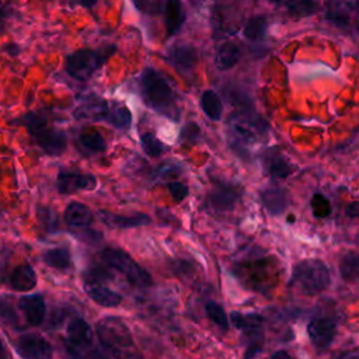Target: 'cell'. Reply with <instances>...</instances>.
Listing matches in <instances>:
<instances>
[{"label":"cell","instance_id":"6da1fadb","mask_svg":"<svg viewBox=\"0 0 359 359\" xmlns=\"http://www.w3.org/2000/svg\"><path fill=\"white\" fill-rule=\"evenodd\" d=\"M268 123L247 104L234 112L227 123L229 143L234 151L243 157L250 156V150L266 137Z\"/></svg>","mask_w":359,"mask_h":359},{"label":"cell","instance_id":"7a4b0ae2","mask_svg":"<svg viewBox=\"0 0 359 359\" xmlns=\"http://www.w3.org/2000/svg\"><path fill=\"white\" fill-rule=\"evenodd\" d=\"M140 93L144 104L153 111L171 121H180L178 97L163 73L153 67H146L140 76Z\"/></svg>","mask_w":359,"mask_h":359},{"label":"cell","instance_id":"3957f363","mask_svg":"<svg viewBox=\"0 0 359 359\" xmlns=\"http://www.w3.org/2000/svg\"><path fill=\"white\" fill-rule=\"evenodd\" d=\"M331 282L328 266L320 259H303L297 262L289 279V286L299 293L314 296L324 292Z\"/></svg>","mask_w":359,"mask_h":359},{"label":"cell","instance_id":"277c9868","mask_svg":"<svg viewBox=\"0 0 359 359\" xmlns=\"http://www.w3.org/2000/svg\"><path fill=\"white\" fill-rule=\"evenodd\" d=\"M101 346L112 356H132L135 348L132 334L123 320L119 317H104L95 325Z\"/></svg>","mask_w":359,"mask_h":359},{"label":"cell","instance_id":"5b68a950","mask_svg":"<svg viewBox=\"0 0 359 359\" xmlns=\"http://www.w3.org/2000/svg\"><path fill=\"white\" fill-rule=\"evenodd\" d=\"M115 52V46L109 45L104 49H88L83 48L74 50L73 53L66 56L65 67L69 76L76 80L87 81L93 77V74L100 70L107 59Z\"/></svg>","mask_w":359,"mask_h":359},{"label":"cell","instance_id":"8992f818","mask_svg":"<svg viewBox=\"0 0 359 359\" xmlns=\"http://www.w3.org/2000/svg\"><path fill=\"white\" fill-rule=\"evenodd\" d=\"M100 257L107 266L121 272L133 286L147 287L153 283L150 273L144 268H142L136 261H133L125 251L108 247L101 250Z\"/></svg>","mask_w":359,"mask_h":359},{"label":"cell","instance_id":"52a82bcc","mask_svg":"<svg viewBox=\"0 0 359 359\" xmlns=\"http://www.w3.org/2000/svg\"><path fill=\"white\" fill-rule=\"evenodd\" d=\"M24 123L29 133L34 136L38 146L50 156H57L65 151L67 146V136L62 129L49 128L46 121L36 114H28L24 118Z\"/></svg>","mask_w":359,"mask_h":359},{"label":"cell","instance_id":"ba28073f","mask_svg":"<svg viewBox=\"0 0 359 359\" xmlns=\"http://www.w3.org/2000/svg\"><path fill=\"white\" fill-rule=\"evenodd\" d=\"M230 318L236 328L240 330L245 337H248V345L244 358L257 356L262 349V317L255 313L241 314L238 311H233L230 314Z\"/></svg>","mask_w":359,"mask_h":359},{"label":"cell","instance_id":"9c48e42d","mask_svg":"<svg viewBox=\"0 0 359 359\" xmlns=\"http://www.w3.org/2000/svg\"><path fill=\"white\" fill-rule=\"evenodd\" d=\"M356 11V0H325L324 3V20L342 31L355 28Z\"/></svg>","mask_w":359,"mask_h":359},{"label":"cell","instance_id":"30bf717a","mask_svg":"<svg viewBox=\"0 0 359 359\" xmlns=\"http://www.w3.org/2000/svg\"><path fill=\"white\" fill-rule=\"evenodd\" d=\"M66 351L69 352V355L72 356H86L87 355V349L91 346L93 344V331L90 324L77 317L73 318L66 330Z\"/></svg>","mask_w":359,"mask_h":359},{"label":"cell","instance_id":"8fae6325","mask_svg":"<svg viewBox=\"0 0 359 359\" xmlns=\"http://www.w3.org/2000/svg\"><path fill=\"white\" fill-rule=\"evenodd\" d=\"M240 191L229 182H215L206 198V208L213 213H227L234 209Z\"/></svg>","mask_w":359,"mask_h":359},{"label":"cell","instance_id":"7c38bea8","mask_svg":"<svg viewBox=\"0 0 359 359\" xmlns=\"http://www.w3.org/2000/svg\"><path fill=\"white\" fill-rule=\"evenodd\" d=\"M198 49L187 42H177L167 49V62L181 74L188 76L198 62Z\"/></svg>","mask_w":359,"mask_h":359},{"label":"cell","instance_id":"4fadbf2b","mask_svg":"<svg viewBox=\"0 0 359 359\" xmlns=\"http://www.w3.org/2000/svg\"><path fill=\"white\" fill-rule=\"evenodd\" d=\"M307 334L317 349H327L335 339L337 323L328 317H317L309 323Z\"/></svg>","mask_w":359,"mask_h":359},{"label":"cell","instance_id":"5bb4252c","mask_svg":"<svg viewBox=\"0 0 359 359\" xmlns=\"http://www.w3.org/2000/svg\"><path fill=\"white\" fill-rule=\"evenodd\" d=\"M56 187L60 194H76L83 189L93 191L97 187V178L93 174L60 171L57 174Z\"/></svg>","mask_w":359,"mask_h":359},{"label":"cell","instance_id":"9a60e30c","mask_svg":"<svg viewBox=\"0 0 359 359\" xmlns=\"http://www.w3.org/2000/svg\"><path fill=\"white\" fill-rule=\"evenodd\" d=\"M17 348L21 356L32 359H48L53 355L52 345L38 334H24L18 338Z\"/></svg>","mask_w":359,"mask_h":359},{"label":"cell","instance_id":"2e32d148","mask_svg":"<svg viewBox=\"0 0 359 359\" xmlns=\"http://www.w3.org/2000/svg\"><path fill=\"white\" fill-rule=\"evenodd\" d=\"M261 163H262L264 171L271 178H275V180L287 178L293 171L292 164L285 158V156L276 147L266 149L261 154Z\"/></svg>","mask_w":359,"mask_h":359},{"label":"cell","instance_id":"e0dca14e","mask_svg":"<svg viewBox=\"0 0 359 359\" xmlns=\"http://www.w3.org/2000/svg\"><path fill=\"white\" fill-rule=\"evenodd\" d=\"M108 102L97 94H88L74 109L73 115L80 121H104L108 112Z\"/></svg>","mask_w":359,"mask_h":359},{"label":"cell","instance_id":"ac0fdd59","mask_svg":"<svg viewBox=\"0 0 359 359\" xmlns=\"http://www.w3.org/2000/svg\"><path fill=\"white\" fill-rule=\"evenodd\" d=\"M164 24H165V35L168 38L177 35L185 20H187V13L185 7L181 0H164Z\"/></svg>","mask_w":359,"mask_h":359},{"label":"cell","instance_id":"d6986e66","mask_svg":"<svg viewBox=\"0 0 359 359\" xmlns=\"http://www.w3.org/2000/svg\"><path fill=\"white\" fill-rule=\"evenodd\" d=\"M259 198L265 210L272 216L283 213L289 206V195L279 187H268L262 189L259 192Z\"/></svg>","mask_w":359,"mask_h":359},{"label":"cell","instance_id":"ffe728a7","mask_svg":"<svg viewBox=\"0 0 359 359\" xmlns=\"http://www.w3.org/2000/svg\"><path fill=\"white\" fill-rule=\"evenodd\" d=\"M87 296L102 307H116L122 302V296L115 290L107 287L101 282H84Z\"/></svg>","mask_w":359,"mask_h":359},{"label":"cell","instance_id":"44dd1931","mask_svg":"<svg viewBox=\"0 0 359 359\" xmlns=\"http://www.w3.org/2000/svg\"><path fill=\"white\" fill-rule=\"evenodd\" d=\"M18 307L31 325H39L45 318V300L41 294H27L18 300Z\"/></svg>","mask_w":359,"mask_h":359},{"label":"cell","instance_id":"7402d4cb","mask_svg":"<svg viewBox=\"0 0 359 359\" xmlns=\"http://www.w3.org/2000/svg\"><path fill=\"white\" fill-rule=\"evenodd\" d=\"M98 216L104 224L114 227V229H132V227H140V226H144L146 223H150V217L144 213L121 216V215H116L112 212L100 210Z\"/></svg>","mask_w":359,"mask_h":359},{"label":"cell","instance_id":"603a6c76","mask_svg":"<svg viewBox=\"0 0 359 359\" xmlns=\"http://www.w3.org/2000/svg\"><path fill=\"white\" fill-rule=\"evenodd\" d=\"M10 286L17 292H29L36 286V273L28 264H21L10 273Z\"/></svg>","mask_w":359,"mask_h":359},{"label":"cell","instance_id":"cb8c5ba5","mask_svg":"<svg viewBox=\"0 0 359 359\" xmlns=\"http://www.w3.org/2000/svg\"><path fill=\"white\" fill-rule=\"evenodd\" d=\"M65 222L73 229L88 227L93 223V212L81 202H70L65 210Z\"/></svg>","mask_w":359,"mask_h":359},{"label":"cell","instance_id":"d4e9b609","mask_svg":"<svg viewBox=\"0 0 359 359\" xmlns=\"http://www.w3.org/2000/svg\"><path fill=\"white\" fill-rule=\"evenodd\" d=\"M280 4L292 18H306L320 11V0H280Z\"/></svg>","mask_w":359,"mask_h":359},{"label":"cell","instance_id":"484cf974","mask_svg":"<svg viewBox=\"0 0 359 359\" xmlns=\"http://www.w3.org/2000/svg\"><path fill=\"white\" fill-rule=\"evenodd\" d=\"M240 46L231 41L222 43L215 56V65L219 70H229L240 60Z\"/></svg>","mask_w":359,"mask_h":359},{"label":"cell","instance_id":"4316f807","mask_svg":"<svg viewBox=\"0 0 359 359\" xmlns=\"http://www.w3.org/2000/svg\"><path fill=\"white\" fill-rule=\"evenodd\" d=\"M77 146L86 154H97L107 150L105 139L95 130H84L79 135Z\"/></svg>","mask_w":359,"mask_h":359},{"label":"cell","instance_id":"83f0119b","mask_svg":"<svg viewBox=\"0 0 359 359\" xmlns=\"http://www.w3.org/2000/svg\"><path fill=\"white\" fill-rule=\"evenodd\" d=\"M266 31H268V18L265 15H252L244 22V27H243L244 38L252 42L262 41L266 36Z\"/></svg>","mask_w":359,"mask_h":359},{"label":"cell","instance_id":"f1b7e54d","mask_svg":"<svg viewBox=\"0 0 359 359\" xmlns=\"http://www.w3.org/2000/svg\"><path fill=\"white\" fill-rule=\"evenodd\" d=\"M201 108L212 121H220L223 114V102L213 90H206L201 95Z\"/></svg>","mask_w":359,"mask_h":359},{"label":"cell","instance_id":"f546056e","mask_svg":"<svg viewBox=\"0 0 359 359\" xmlns=\"http://www.w3.org/2000/svg\"><path fill=\"white\" fill-rule=\"evenodd\" d=\"M104 121H107L109 125L115 126L116 129L126 130L132 125V114L128 107L114 104V107L111 109L108 108V112H107Z\"/></svg>","mask_w":359,"mask_h":359},{"label":"cell","instance_id":"4dcf8cb0","mask_svg":"<svg viewBox=\"0 0 359 359\" xmlns=\"http://www.w3.org/2000/svg\"><path fill=\"white\" fill-rule=\"evenodd\" d=\"M43 262L55 269H67L72 264V255L66 247H57L43 254Z\"/></svg>","mask_w":359,"mask_h":359},{"label":"cell","instance_id":"1f68e13d","mask_svg":"<svg viewBox=\"0 0 359 359\" xmlns=\"http://www.w3.org/2000/svg\"><path fill=\"white\" fill-rule=\"evenodd\" d=\"M339 272L344 280L356 282L359 275V258L356 252H348L344 255L339 264Z\"/></svg>","mask_w":359,"mask_h":359},{"label":"cell","instance_id":"d6a6232c","mask_svg":"<svg viewBox=\"0 0 359 359\" xmlns=\"http://www.w3.org/2000/svg\"><path fill=\"white\" fill-rule=\"evenodd\" d=\"M140 142H142V147H143V151L149 156V157H160L165 150V144L158 140L151 132H143L140 135Z\"/></svg>","mask_w":359,"mask_h":359},{"label":"cell","instance_id":"836d02e7","mask_svg":"<svg viewBox=\"0 0 359 359\" xmlns=\"http://www.w3.org/2000/svg\"><path fill=\"white\" fill-rule=\"evenodd\" d=\"M205 311L209 317V320L216 324L222 331H227L229 330V321H227V316H226V311L224 309L217 304L216 302H208L205 304Z\"/></svg>","mask_w":359,"mask_h":359},{"label":"cell","instance_id":"e575fe53","mask_svg":"<svg viewBox=\"0 0 359 359\" xmlns=\"http://www.w3.org/2000/svg\"><path fill=\"white\" fill-rule=\"evenodd\" d=\"M310 206H311V212H313L314 217H317V219H324V217L331 215V203L321 194H314L313 195Z\"/></svg>","mask_w":359,"mask_h":359},{"label":"cell","instance_id":"d590c367","mask_svg":"<svg viewBox=\"0 0 359 359\" xmlns=\"http://www.w3.org/2000/svg\"><path fill=\"white\" fill-rule=\"evenodd\" d=\"M133 6L143 14L157 15L163 13L164 0H132Z\"/></svg>","mask_w":359,"mask_h":359},{"label":"cell","instance_id":"8d00e7d4","mask_svg":"<svg viewBox=\"0 0 359 359\" xmlns=\"http://www.w3.org/2000/svg\"><path fill=\"white\" fill-rule=\"evenodd\" d=\"M38 217L41 224L48 230V231H55L57 229V215L50 209V208H39L38 209Z\"/></svg>","mask_w":359,"mask_h":359},{"label":"cell","instance_id":"74e56055","mask_svg":"<svg viewBox=\"0 0 359 359\" xmlns=\"http://www.w3.org/2000/svg\"><path fill=\"white\" fill-rule=\"evenodd\" d=\"M167 187H168V191H170V194H171V196L175 202L184 201L189 194L188 187L185 184L180 182V181H171V182L167 184Z\"/></svg>","mask_w":359,"mask_h":359},{"label":"cell","instance_id":"f35d334b","mask_svg":"<svg viewBox=\"0 0 359 359\" xmlns=\"http://www.w3.org/2000/svg\"><path fill=\"white\" fill-rule=\"evenodd\" d=\"M84 279L86 282H100V280L111 279V273L107 269H102L101 266H91L86 271Z\"/></svg>","mask_w":359,"mask_h":359},{"label":"cell","instance_id":"ab89813d","mask_svg":"<svg viewBox=\"0 0 359 359\" xmlns=\"http://www.w3.org/2000/svg\"><path fill=\"white\" fill-rule=\"evenodd\" d=\"M199 133H201V130H199L198 125L194 123V122H189L181 130V139L184 142H188V143H195L198 140V137H199Z\"/></svg>","mask_w":359,"mask_h":359},{"label":"cell","instance_id":"60d3db41","mask_svg":"<svg viewBox=\"0 0 359 359\" xmlns=\"http://www.w3.org/2000/svg\"><path fill=\"white\" fill-rule=\"evenodd\" d=\"M175 171H178V165L164 164V165H160V167L156 170V175H158V177H167V175L174 174Z\"/></svg>","mask_w":359,"mask_h":359},{"label":"cell","instance_id":"b9f144b4","mask_svg":"<svg viewBox=\"0 0 359 359\" xmlns=\"http://www.w3.org/2000/svg\"><path fill=\"white\" fill-rule=\"evenodd\" d=\"M0 316H1L7 323H14V321H15V314H14V311L10 309L8 304H6V306H3V307L0 309Z\"/></svg>","mask_w":359,"mask_h":359},{"label":"cell","instance_id":"7bdbcfd3","mask_svg":"<svg viewBox=\"0 0 359 359\" xmlns=\"http://www.w3.org/2000/svg\"><path fill=\"white\" fill-rule=\"evenodd\" d=\"M359 213V205L356 201L351 202L348 206H346V215L351 216V217H356Z\"/></svg>","mask_w":359,"mask_h":359},{"label":"cell","instance_id":"ee69618b","mask_svg":"<svg viewBox=\"0 0 359 359\" xmlns=\"http://www.w3.org/2000/svg\"><path fill=\"white\" fill-rule=\"evenodd\" d=\"M98 0H77V3L86 8H93Z\"/></svg>","mask_w":359,"mask_h":359},{"label":"cell","instance_id":"f6af8a7d","mask_svg":"<svg viewBox=\"0 0 359 359\" xmlns=\"http://www.w3.org/2000/svg\"><path fill=\"white\" fill-rule=\"evenodd\" d=\"M271 358H290V355L287 352H285V351H278V352L272 353Z\"/></svg>","mask_w":359,"mask_h":359},{"label":"cell","instance_id":"bcb514c9","mask_svg":"<svg viewBox=\"0 0 359 359\" xmlns=\"http://www.w3.org/2000/svg\"><path fill=\"white\" fill-rule=\"evenodd\" d=\"M6 356V351H4V345H3V341L0 338V358H4Z\"/></svg>","mask_w":359,"mask_h":359},{"label":"cell","instance_id":"7dc6e473","mask_svg":"<svg viewBox=\"0 0 359 359\" xmlns=\"http://www.w3.org/2000/svg\"><path fill=\"white\" fill-rule=\"evenodd\" d=\"M268 1H271V3H273V4H279L280 0H268Z\"/></svg>","mask_w":359,"mask_h":359},{"label":"cell","instance_id":"c3c4849f","mask_svg":"<svg viewBox=\"0 0 359 359\" xmlns=\"http://www.w3.org/2000/svg\"><path fill=\"white\" fill-rule=\"evenodd\" d=\"M0 7H1V1H0Z\"/></svg>","mask_w":359,"mask_h":359}]
</instances>
